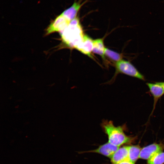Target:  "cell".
Segmentation results:
<instances>
[{"label":"cell","mask_w":164,"mask_h":164,"mask_svg":"<svg viewBox=\"0 0 164 164\" xmlns=\"http://www.w3.org/2000/svg\"><path fill=\"white\" fill-rule=\"evenodd\" d=\"M101 125L108 136V142L115 146L120 147L122 145L130 144L134 140V138L125 134V125L116 127L112 121L104 120Z\"/></svg>","instance_id":"cell-1"},{"label":"cell","mask_w":164,"mask_h":164,"mask_svg":"<svg viewBox=\"0 0 164 164\" xmlns=\"http://www.w3.org/2000/svg\"><path fill=\"white\" fill-rule=\"evenodd\" d=\"M60 33L63 42L68 47L75 48L84 35L77 17L71 21L68 26Z\"/></svg>","instance_id":"cell-2"},{"label":"cell","mask_w":164,"mask_h":164,"mask_svg":"<svg viewBox=\"0 0 164 164\" xmlns=\"http://www.w3.org/2000/svg\"><path fill=\"white\" fill-rule=\"evenodd\" d=\"M115 67L116 70L114 76L111 80L107 83V84H111L113 82L115 77L119 73L124 74L143 80H145L144 76L128 61L122 59L115 63Z\"/></svg>","instance_id":"cell-3"},{"label":"cell","mask_w":164,"mask_h":164,"mask_svg":"<svg viewBox=\"0 0 164 164\" xmlns=\"http://www.w3.org/2000/svg\"><path fill=\"white\" fill-rule=\"evenodd\" d=\"M70 21L62 14L57 16L50 23L46 30V35L55 32L63 31L69 25Z\"/></svg>","instance_id":"cell-4"},{"label":"cell","mask_w":164,"mask_h":164,"mask_svg":"<svg viewBox=\"0 0 164 164\" xmlns=\"http://www.w3.org/2000/svg\"><path fill=\"white\" fill-rule=\"evenodd\" d=\"M164 149V144L154 143L142 149L139 158L148 160Z\"/></svg>","instance_id":"cell-5"},{"label":"cell","mask_w":164,"mask_h":164,"mask_svg":"<svg viewBox=\"0 0 164 164\" xmlns=\"http://www.w3.org/2000/svg\"><path fill=\"white\" fill-rule=\"evenodd\" d=\"M146 84L149 88L150 93L153 97V108L150 116H151L154 112L158 100L164 94V90L162 86L157 82L155 83H147Z\"/></svg>","instance_id":"cell-6"},{"label":"cell","mask_w":164,"mask_h":164,"mask_svg":"<svg viewBox=\"0 0 164 164\" xmlns=\"http://www.w3.org/2000/svg\"><path fill=\"white\" fill-rule=\"evenodd\" d=\"M119 147L108 142L100 145L97 149L87 152L97 153L110 158Z\"/></svg>","instance_id":"cell-7"},{"label":"cell","mask_w":164,"mask_h":164,"mask_svg":"<svg viewBox=\"0 0 164 164\" xmlns=\"http://www.w3.org/2000/svg\"><path fill=\"white\" fill-rule=\"evenodd\" d=\"M129 146L119 147L110 158L112 164H118L128 161Z\"/></svg>","instance_id":"cell-8"},{"label":"cell","mask_w":164,"mask_h":164,"mask_svg":"<svg viewBox=\"0 0 164 164\" xmlns=\"http://www.w3.org/2000/svg\"><path fill=\"white\" fill-rule=\"evenodd\" d=\"M93 40L87 35H84L82 41L75 48L83 54L92 58L91 52Z\"/></svg>","instance_id":"cell-9"},{"label":"cell","mask_w":164,"mask_h":164,"mask_svg":"<svg viewBox=\"0 0 164 164\" xmlns=\"http://www.w3.org/2000/svg\"><path fill=\"white\" fill-rule=\"evenodd\" d=\"M86 2H82L81 0L75 2L69 8L64 10L62 14L70 21L75 19L81 7Z\"/></svg>","instance_id":"cell-10"},{"label":"cell","mask_w":164,"mask_h":164,"mask_svg":"<svg viewBox=\"0 0 164 164\" xmlns=\"http://www.w3.org/2000/svg\"><path fill=\"white\" fill-rule=\"evenodd\" d=\"M105 48L103 39H98L93 40L92 52L100 56L104 60L105 59Z\"/></svg>","instance_id":"cell-11"},{"label":"cell","mask_w":164,"mask_h":164,"mask_svg":"<svg viewBox=\"0 0 164 164\" xmlns=\"http://www.w3.org/2000/svg\"><path fill=\"white\" fill-rule=\"evenodd\" d=\"M142 148L138 145L129 146L128 150V161L135 164L139 158Z\"/></svg>","instance_id":"cell-12"},{"label":"cell","mask_w":164,"mask_h":164,"mask_svg":"<svg viewBox=\"0 0 164 164\" xmlns=\"http://www.w3.org/2000/svg\"><path fill=\"white\" fill-rule=\"evenodd\" d=\"M104 54L110 59L116 62L122 60L123 58V55L121 54L107 48H105Z\"/></svg>","instance_id":"cell-13"},{"label":"cell","mask_w":164,"mask_h":164,"mask_svg":"<svg viewBox=\"0 0 164 164\" xmlns=\"http://www.w3.org/2000/svg\"><path fill=\"white\" fill-rule=\"evenodd\" d=\"M148 164H163L164 152H161L148 160Z\"/></svg>","instance_id":"cell-14"},{"label":"cell","mask_w":164,"mask_h":164,"mask_svg":"<svg viewBox=\"0 0 164 164\" xmlns=\"http://www.w3.org/2000/svg\"><path fill=\"white\" fill-rule=\"evenodd\" d=\"M118 164H135L128 161L124 162Z\"/></svg>","instance_id":"cell-15"},{"label":"cell","mask_w":164,"mask_h":164,"mask_svg":"<svg viewBox=\"0 0 164 164\" xmlns=\"http://www.w3.org/2000/svg\"><path fill=\"white\" fill-rule=\"evenodd\" d=\"M157 83L162 86L164 90V82H157Z\"/></svg>","instance_id":"cell-16"}]
</instances>
